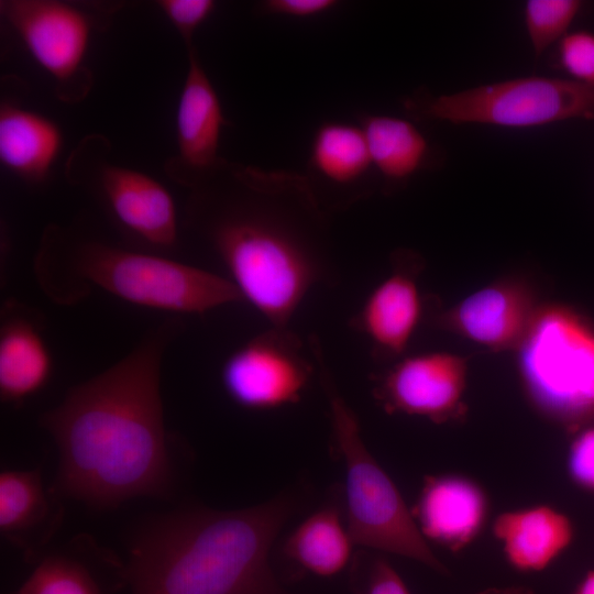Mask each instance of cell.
I'll return each mask as SVG.
<instances>
[{
  "instance_id": "4316f807",
  "label": "cell",
  "mask_w": 594,
  "mask_h": 594,
  "mask_svg": "<svg viewBox=\"0 0 594 594\" xmlns=\"http://www.w3.org/2000/svg\"><path fill=\"white\" fill-rule=\"evenodd\" d=\"M566 470L574 484L594 492V426L582 430L572 440L566 455Z\"/></svg>"
},
{
  "instance_id": "ffe728a7",
  "label": "cell",
  "mask_w": 594,
  "mask_h": 594,
  "mask_svg": "<svg viewBox=\"0 0 594 594\" xmlns=\"http://www.w3.org/2000/svg\"><path fill=\"white\" fill-rule=\"evenodd\" d=\"M373 167L388 182H404L424 165L429 144L409 120L387 114L361 118Z\"/></svg>"
},
{
  "instance_id": "4fadbf2b",
  "label": "cell",
  "mask_w": 594,
  "mask_h": 594,
  "mask_svg": "<svg viewBox=\"0 0 594 594\" xmlns=\"http://www.w3.org/2000/svg\"><path fill=\"white\" fill-rule=\"evenodd\" d=\"M538 308L526 284L504 279L470 294L439 321L447 330L487 349L517 350Z\"/></svg>"
},
{
  "instance_id": "5bb4252c",
  "label": "cell",
  "mask_w": 594,
  "mask_h": 594,
  "mask_svg": "<svg viewBox=\"0 0 594 594\" xmlns=\"http://www.w3.org/2000/svg\"><path fill=\"white\" fill-rule=\"evenodd\" d=\"M422 537L452 552L470 546L488 517L483 487L461 474L427 476L411 510Z\"/></svg>"
},
{
  "instance_id": "e0dca14e",
  "label": "cell",
  "mask_w": 594,
  "mask_h": 594,
  "mask_svg": "<svg viewBox=\"0 0 594 594\" xmlns=\"http://www.w3.org/2000/svg\"><path fill=\"white\" fill-rule=\"evenodd\" d=\"M64 146L58 123L11 99L0 102V164L31 188L47 184Z\"/></svg>"
},
{
  "instance_id": "7c38bea8",
  "label": "cell",
  "mask_w": 594,
  "mask_h": 594,
  "mask_svg": "<svg viewBox=\"0 0 594 594\" xmlns=\"http://www.w3.org/2000/svg\"><path fill=\"white\" fill-rule=\"evenodd\" d=\"M227 123L219 95L195 45L187 46V69L176 108V153L166 161L167 177L188 188L222 157L219 146Z\"/></svg>"
},
{
  "instance_id": "603a6c76",
  "label": "cell",
  "mask_w": 594,
  "mask_h": 594,
  "mask_svg": "<svg viewBox=\"0 0 594 594\" xmlns=\"http://www.w3.org/2000/svg\"><path fill=\"white\" fill-rule=\"evenodd\" d=\"M16 594H101L89 570L64 556L43 559Z\"/></svg>"
},
{
  "instance_id": "52a82bcc",
  "label": "cell",
  "mask_w": 594,
  "mask_h": 594,
  "mask_svg": "<svg viewBox=\"0 0 594 594\" xmlns=\"http://www.w3.org/2000/svg\"><path fill=\"white\" fill-rule=\"evenodd\" d=\"M110 151L103 135L81 139L67 158V180L91 195L130 246L167 255L179 239L173 195L147 173L114 162Z\"/></svg>"
},
{
  "instance_id": "44dd1931",
  "label": "cell",
  "mask_w": 594,
  "mask_h": 594,
  "mask_svg": "<svg viewBox=\"0 0 594 594\" xmlns=\"http://www.w3.org/2000/svg\"><path fill=\"white\" fill-rule=\"evenodd\" d=\"M309 165L323 179L348 186L363 178L373 167L361 125L326 122L315 132Z\"/></svg>"
},
{
  "instance_id": "d4e9b609",
  "label": "cell",
  "mask_w": 594,
  "mask_h": 594,
  "mask_svg": "<svg viewBox=\"0 0 594 594\" xmlns=\"http://www.w3.org/2000/svg\"><path fill=\"white\" fill-rule=\"evenodd\" d=\"M557 57L570 79L594 86V32L588 30L568 32L558 42Z\"/></svg>"
},
{
  "instance_id": "277c9868",
  "label": "cell",
  "mask_w": 594,
  "mask_h": 594,
  "mask_svg": "<svg viewBox=\"0 0 594 594\" xmlns=\"http://www.w3.org/2000/svg\"><path fill=\"white\" fill-rule=\"evenodd\" d=\"M33 273L41 290L59 306L77 305L94 290L170 316L204 315L242 301L228 277L111 242L80 220L46 226Z\"/></svg>"
},
{
  "instance_id": "6da1fadb",
  "label": "cell",
  "mask_w": 594,
  "mask_h": 594,
  "mask_svg": "<svg viewBox=\"0 0 594 594\" xmlns=\"http://www.w3.org/2000/svg\"><path fill=\"white\" fill-rule=\"evenodd\" d=\"M187 189L186 229L271 327L287 328L309 290L333 282L330 221L305 176L221 157Z\"/></svg>"
},
{
  "instance_id": "cb8c5ba5",
  "label": "cell",
  "mask_w": 594,
  "mask_h": 594,
  "mask_svg": "<svg viewBox=\"0 0 594 594\" xmlns=\"http://www.w3.org/2000/svg\"><path fill=\"white\" fill-rule=\"evenodd\" d=\"M583 2L580 0H528L524 7V23L535 57L570 32Z\"/></svg>"
},
{
  "instance_id": "7402d4cb",
  "label": "cell",
  "mask_w": 594,
  "mask_h": 594,
  "mask_svg": "<svg viewBox=\"0 0 594 594\" xmlns=\"http://www.w3.org/2000/svg\"><path fill=\"white\" fill-rule=\"evenodd\" d=\"M51 512L38 471H4L0 474V530L23 549L30 537L44 529Z\"/></svg>"
},
{
  "instance_id": "9c48e42d",
  "label": "cell",
  "mask_w": 594,
  "mask_h": 594,
  "mask_svg": "<svg viewBox=\"0 0 594 594\" xmlns=\"http://www.w3.org/2000/svg\"><path fill=\"white\" fill-rule=\"evenodd\" d=\"M0 13L34 62L52 78L57 97L82 101L92 88L86 61L97 19L61 0H2Z\"/></svg>"
},
{
  "instance_id": "f546056e",
  "label": "cell",
  "mask_w": 594,
  "mask_h": 594,
  "mask_svg": "<svg viewBox=\"0 0 594 594\" xmlns=\"http://www.w3.org/2000/svg\"><path fill=\"white\" fill-rule=\"evenodd\" d=\"M572 594H594V570L584 574Z\"/></svg>"
},
{
  "instance_id": "83f0119b",
  "label": "cell",
  "mask_w": 594,
  "mask_h": 594,
  "mask_svg": "<svg viewBox=\"0 0 594 594\" xmlns=\"http://www.w3.org/2000/svg\"><path fill=\"white\" fill-rule=\"evenodd\" d=\"M365 594H410L407 585L382 556H366Z\"/></svg>"
},
{
  "instance_id": "9a60e30c",
  "label": "cell",
  "mask_w": 594,
  "mask_h": 594,
  "mask_svg": "<svg viewBox=\"0 0 594 594\" xmlns=\"http://www.w3.org/2000/svg\"><path fill=\"white\" fill-rule=\"evenodd\" d=\"M397 260L395 270L374 287L351 321L378 356H400L422 317L424 304L413 267L406 265L405 256Z\"/></svg>"
},
{
  "instance_id": "ba28073f",
  "label": "cell",
  "mask_w": 594,
  "mask_h": 594,
  "mask_svg": "<svg viewBox=\"0 0 594 594\" xmlns=\"http://www.w3.org/2000/svg\"><path fill=\"white\" fill-rule=\"evenodd\" d=\"M406 109L417 118L451 124L512 129L594 119V86L570 78L528 76L475 86L437 97H413Z\"/></svg>"
},
{
  "instance_id": "4dcf8cb0",
  "label": "cell",
  "mask_w": 594,
  "mask_h": 594,
  "mask_svg": "<svg viewBox=\"0 0 594 594\" xmlns=\"http://www.w3.org/2000/svg\"><path fill=\"white\" fill-rule=\"evenodd\" d=\"M482 594H527V593H524L521 591H515V590H502V591L493 590V591L484 592Z\"/></svg>"
},
{
  "instance_id": "8992f818",
  "label": "cell",
  "mask_w": 594,
  "mask_h": 594,
  "mask_svg": "<svg viewBox=\"0 0 594 594\" xmlns=\"http://www.w3.org/2000/svg\"><path fill=\"white\" fill-rule=\"evenodd\" d=\"M517 352L520 380L538 410L564 424L594 416V330L578 314L539 307Z\"/></svg>"
},
{
  "instance_id": "f1b7e54d",
  "label": "cell",
  "mask_w": 594,
  "mask_h": 594,
  "mask_svg": "<svg viewBox=\"0 0 594 594\" xmlns=\"http://www.w3.org/2000/svg\"><path fill=\"white\" fill-rule=\"evenodd\" d=\"M338 6L336 0H266L260 6L262 13L309 19L324 14Z\"/></svg>"
},
{
  "instance_id": "2e32d148",
  "label": "cell",
  "mask_w": 594,
  "mask_h": 594,
  "mask_svg": "<svg viewBox=\"0 0 594 594\" xmlns=\"http://www.w3.org/2000/svg\"><path fill=\"white\" fill-rule=\"evenodd\" d=\"M53 358L40 317L16 300H8L0 323V396L20 404L50 381Z\"/></svg>"
},
{
  "instance_id": "8fae6325",
  "label": "cell",
  "mask_w": 594,
  "mask_h": 594,
  "mask_svg": "<svg viewBox=\"0 0 594 594\" xmlns=\"http://www.w3.org/2000/svg\"><path fill=\"white\" fill-rule=\"evenodd\" d=\"M468 365L450 352L400 359L374 380L373 395L383 409L441 424L463 414Z\"/></svg>"
},
{
  "instance_id": "5b68a950",
  "label": "cell",
  "mask_w": 594,
  "mask_h": 594,
  "mask_svg": "<svg viewBox=\"0 0 594 594\" xmlns=\"http://www.w3.org/2000/svg\"><path fill=\"white\" fill-rule=\"evenodd\" d=\"M308 342L329 407L333 448L343 461V510L355 544L447 573L398 487L365 446L358 415L336 386L321 344L314 336Z\"/></svg>"
},
{
  "instance_id": "3957f363",
  "label": "cell",
  "mask_w": 594,
  "mask_h": 594,
  "mask_svg": "<svg viewBox=\"0 0 594 594\" xmlns=\"http://www.w3.org/2000/svg\"><path fill=\"white\" fill-rule=\"evenodd\" d=\"M299 499L283 492L246 508L196 506L154 519L130 549L132 594H288L270 552Z\"/></svg>"
},
{
  "instance_id": "7a4b0ae2",
  "label": "cell",
  "mask_w": 594,
  "mask_h": 594,
  "mask_svg": "<svg viewBox=\"0 0 594 594\" xmlns=\"http://www.w3.org/2000/svg\"><path fill=\"white\" fill-rule=\"evenodd\" d=\"M182 331L180 316H167L42 415L59 452L55 493L107 509L170 491L161 377L165 353Z\"/></svg>"
},
{
  "instance_id": "d6986e66",
  "label": "cell",
  "mask_w": 594,
  "mask_h": 594,
  "mask_svg": "<svg viewBox=\"0 0 594 594\" xmlns=\"http://www.w3.org/2000/svg\"><path fill=\"white\" fill-rule=\"evenodd\" d=\"M331 497L309 514L287 536L284 556L317 576L340 573L351 561L356 546L346 525L342 496Z\"/></svg>"
},
{
  "instance_id": "30bf717a",
  "label": "cell",
  "mask_w": 594,
  "mask_h": 594,
  "mask_svg": "<svg viewBox=\"0 0 594 594\" xmlns=\"http://www.w3.org/2000/svg\"><path fill=\"white\" fill-rule=\"evenodd\" d=\"M316 370L315 360L305 356L299 338L288 327H271L234 350L220 376L237 405L273 410L299 403Z\"/></svg>"
},
{
  "instance_id": "ac0fdd59",
  "label": "cell",
  "mask_w": 594,
  "mask_h": 594,
  "mask_svg": "<svg viewBox=\"0 0 594 594\" xmlns=\"http://www.w3.org/2000/svg\"><path fill=\"white\" fill-rule=\"evenodd\" d=\"M493 535L512 568L534 573L549 568L571 546L574 527L561 510L538 504L499 514Z\"/></svg>"
},
{
  "instance_id": "484cf974",
  "label": "cell",
  "mask_w": 594,
  "mask_h": 594,
  "mask_svg": "<svg viewBox=\"0 0 594 594\" xmlns=\"http://www.w3.org/2000/svg\"><path fill=\"white\" fill-rule=\"evenodd\" d=\"M155 3L182 36L186 47L193 45L194 34L212 15L217 7L212 0H158Z\"/></svg>"
}]
</instances>
